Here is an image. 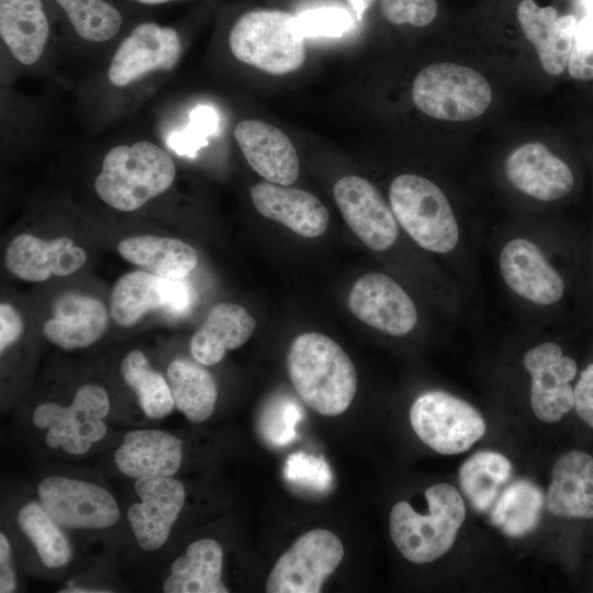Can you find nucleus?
<instances>
[{
	"instance_id": "nucleus-1",
	"label": "nucleus",
	"mask_w": 593,
	"mask_h": 593,
	"mask_svg": "<svg viewBox=\"0 0 593 593\" xmlns=\"http://www.w3.org/2000/svg\"><path fill=\"white\" fill-rule=\"evenodd\" d=\"M290 380L303 402L316 413H344L357 391L356 368L328 336L310 332L295 337L287 356Z\"/></svg>"
},
{
	"instance_id": "nucleus-2",
	"label": "nucleus",
	"mask_w": 593,
	"mask_h": 593,
	"mask_svg": "<svg viewBox=\"0 0 593 593\" xmlns=\"http://www.w3.org/2000/svg\"><path fill=\"white\" fill-rule=\"evenodd\" d=\"M175 177L171 156L153 142L138 141L114 146L107 153L94 190L109 206L131 212L164 193Z\"/></svg>"
},
{
	"instance_id": "nucleus-3",
	"label": "nucleus",
	"mask_w": 593,
	"mask_h": 593,
	"mask_svg": "<svg viewBox=\"0 0 593 593\" xmlns=\"http://www.w3.org/2000/svg\"><path fill=\"white\" fill-rule=\"evenodd\" d=\"M428 513H417L400 501L390 513V535L402 556L414 563L432 562L452 546L466 517L459 492L448 483H436L425 491Z\"/></svg>"
},
{
	"instance_id": "nucleus-4",
	"label": "nucleus",
	"mask_w": 593,
	"mask_h": 593,
	"mask_svg": "<svg viewBox=\"0 0 593 593\" xmlns=\"http://www.w3.org/2000/svg\"><path fill=\"white\" fill-rule=\"evenodd\" d=\"M304 38L296 15L278 9H257L238 18L228 44L239 61L268 74L284 75L305 61Z\"/></svg>"
},
{
	"instance_id": "nucleus-5",
	"label": "nucleus",
	"mask_w": 593,
	"mask_h": 593,
	"mask_svg": "<svg viewBox=\"0 0 593 593\" xmlns=\"http://www.w3.org/2000/svg\"><path fill=\"white\" fill-rule=\"evenodd\" d=\"M391 210L403 230L422 248L445 254L459 240L452 208L429 179L415 174L395 177L389 189Z\"/></svg>"
},
{
	"instance_id": "nucleus-6",
	"label": "nucleus",
	"mask_w": 593,
	"mask_h": 593,
	"mask_svg": "<svg viewBox=\"0 0 593 593\" xmlns=\"http://www.w3.org/2000/svg\"><path fill=\"white\" fill-rule=\"evenodd\" d=\"M412 99L428 116L463 122L485 112L492 101V89L479 71L454 63H439L417 74Z\"/></svg>"
},
{
	"instance_id": "nucleus-7",
	"label": "nucleus",
	"mask_w": 593,
	"mask_h": 593,
	"mask_svg": "<svg viewBox=\"0 0 593 593\" xmlns=\"http://www.w3.org/2000/svg\"><path fill=\"white\" fill-rule=\"evenodd\" d=\"M110 411L108 392L99 384L81 385L68 406L54 402L38 404L33 411V424L46 429L49 448H61L72 456L88 452L102 440L108 427L104 417Z\"/></svg>"
},
{
	"instance_id": "nucleus-8",
	"label": "nucleus",
	"mask_w": 593,
	"mask_h": 593,
	"mask_svg": "<svg viewBox=\"0 0 593 593\" xmlns=\"http://www.w3.org/2000/svg\"><path fill=\"white\" fill-rule=\"evenodd\" d=\"M410 419L419 439L441 455L463 452L485 433V422L473 406L438 390L416 398Z\"/></svg>"
},
{
	"instance_id": "nucleus-9",
	"label": "nucleus",
	"mask_w": 593,
	"mask_h": 593,
	"mask_svg": "<svg viewBox=\"0 0 593 593\" xmlns=\"http://www.w3.org/2000/svg\"><path fill=\"white\" fill-rule=\"evenodd\" d=\"M340 539L324 528L300 536L275 563L268 593H318L344 558Z\"/></svg>"
},
{
	"instance_id": "nucleus-10",
	"label": "nucleus",
	"mask_w": 593,
	"mask_h": 593,
	"mask_svg": "<svg viewBox=\"0 0 593 593\" xmlns=\"http://www.w3.org/2000/svg\"><path fill=\"white\" fill-rule=\"evenodd\" d=\"M40 503L61 527L102 529L118 523L120 508L102 486L63 475H48L37 488Z\"/></svg>"
},
{
	"instance_id": "nucleus-11",
	"label": "nucleus",
	"mask_w": 593,
	"mask_h": 593,
	"mask_svg": "<svg viewBox=\"0 0 593 593\" xmlns=\"http://www.w3.org/2000/svg\"><path fill=\"white\" fill-rule=\"evenodd\" d=\"M192 300V290L183 278L168 279L137 270L115 282L110 296V315L118 325L128 327L153 310L184 313Z\"/></svg>"
},
{
	"instance_id": "nucleus-12",
	"label": "nucleus",
	"mask_w": 593,
	"mask_h": 593,
	"mask_svg": "<svg viewBox=\"0 0 593 593\" xmlns=\"http://www.w3.org/2000/svg\"><path fill=\"white\" fill-rule=\"evenodd\" d=\"M180 56L181 42L175 29L141 23L118 46L108 78L115 87H126L152 71L171 70Z\"/></svg>"
},
{
	"instance_id": "nucleus-13",
	"label": "nucleus",
	"mask_w": 593,
	"mask_h": 593,
	"mask_svg": "<svg viewBox=\"0 0 593 593\" xmlns=\"http://www.w3.org/2000/svg\"><path fill=\"white\" fill-rule=\"evenodd\" d=\"M141 502L127 510V521L139 547L146 551L161 548L168 540L186 502V490L174 477L136 479Z\"/></svg>"
},
{
	"instance_id": "nucleus-14",
	"label": "nucleus",
	"mask_w": 593,
	"mask_h": 593,
	"mask_svg": "<svg viewBox=\"0 0 593 593\" xmlns=\"http://www.w3.org/2000/svg\"><path fill=\"white\" fill-rule=\"evenodd\" d=\"M333 193L347 225L366 246L382 251L395 243L398 221L371 182L348 175L335 182Z\"/></svg>"
},
{
	"instance_id": "nucleus-15",
	"label": "nucleus",
	"mask_w": 593,
	"mask_h": 593,
	"mask_svg": "<svg viewBox=\"0 0 593 593\" xmlns=\"http://www.w3.org/2000/svg\"><path fill=\"white\" fill-rule=\"evenodd\" d=\"M347 304L358 320L393 336L410 333L418 320L411 296L384 273L369 272L357 279Z\"/></svg>"
},
{
	"instance_id": "nucleus-16",
	"label": "nucleus",
	"mask_w": 593,
	"mask_h": 593,
	"mask_svg": "<svg viewBox=\"0 0 593 593\" xmlns=\"http://www.w3.org/2000/svg\"><path fill=\"white\" fill-rule=\"evenodd\" d=\"M524 366L532 378L530 404L542 422L556 423L574 406L570 382L577 374L575 361L562 355L552 342L541 343L526 351Z\"/></svg>"
},
{
	"instance_id": "nucleus-17",
	"label": "nucleus",
	"mask_w": 593,
	"mask_h": 593,
	"mask_svg": "<svg viewBox=\"0 0 593 593\" xmlns=\"http://www.w3.org/2000/svg\"><path fill=\"white\" fill-rule=\"evenodd\" d=\"M500 271L507 287L538 305L559 301L564 292L561 276L530 240L514 238L500 253Z\"/></svg>"
},
{
	"instance_id": "nucleus-18",
	"label": "nucleus",
	"mask_w": 593,
	"mask_h": 593,
	"mask_svg": "<svg viewBox=\"0 0 593 593\" xmlns=\"http://www.w3.org/2000/svg\"><path fill=\"white\" fill-rule=\"evenodd\" d=\"M86 259V251L68 237L45 240L32 234L15 236L4 254L7 269L29 282L69 276L82 267Z\"/></svg>"
},
{
	"instance_id": "nucleus-19",
	"label": "nucleus",
	"mask_w": 593,
	"mask_h": 593,
	"mask_svg": "<svg viewBox=\"0 0 593 593\" xmlns=\"http://www.w3.org/2000/svg\"><path fill=\"white\" fill-rule=\"evenodd\" d=\"M504 168L514 188L541 201L559 200L574 184L570 167L541 143H526L512 150Z\"/></svg>"
},
{
	"instance_id": "nucleus-20",
	"label": "nucleus",
	"mask_w": 593,
	"mask_h": 593,
	"mask_svg": "<svg viewBox=\"0 0 593 593\" xmlns=\"http://www.w3.org/2000/svg\"><path fill=\"white\" fill-rule=\"evenodd\" d=\"M234 137L254 171L269 182L290 186L300 171L296 150L278 127L258 120H243Z\"/></svg>"
},
{
	"instance_id": "nucleus-21",
	"label": "nucleus",
	"mask_w": 593,
	"mask_h": 593,
	"mask_svg": "<svg viewBox=\"0 0 593 593\" xmlns=\"http://www.w3.org/2000/svg\"><path fill=\"white\" fill-rule=\"evenodd\" d=\"M256 210L303 237H318L328 226L327 209L312 193L272 182H258L250 188Z\"/></svg>"
},
{
	"instance_id": "nucleus-22",
	"label": "nucleus",
	"mask_w": 593,
	"mask_h": 593,
	"mask_svg": "<svg viewBox=\"0 0 593 593\" xmlns=\"http://www.w3.org/2000/svg\"><path fill=\"white\" fill-rule=\"evenodd\" d=\"M53 317L43 327L54 345L72 350L96 343L109 325V312L98 299L76 292H64L52 304Z\"/></svg>"
},
{
	"instance_id": "nucleus-23",
	"label": "nucleus",
	"mask_w": 593,
	"mask_h": 593,
	"mask_svg": "<svg viewBox=\"0 0 593 593\" xmlns=\"http://www.w3.org/2000/svg\"><path fill=\"white\" fill-rule=\"evenodd\" d=\"M517 19L525 37L535 46L542 69L561 75L568 67L578 19L572 14L558 16L553 7H538L533 0H522Z\"/></svg>"
},
{
	"instance_id": "nucleus-24",
	"label": "nucleus",
	"mask_w": 593,
	"mask_h": 593,
	"mask_svg": "<svg viewBox=\"0 0 593 593\" xmlns=\"http://www.w3.org/2000/svg\"><path fill=\"white\" fill-rule=\"evenodd\" d=\"M116 468L125 475L172 477L182 462V440L163 429L127 432L114 454Z\"/></svg>"
},
{
	"instance_id": "nucleus-25",
	"label": "nucleus",
	"mask_w": 593,
	"mask_h": 593,
	"mask_svg": "<svg viewBox=\"0 0 593 593\" xmlns=\"http://www.w3.org/2000/svg\"><path fill=\"white\" fill-rule=\"evenodd\" d=\"M255 327L256 321L242 305L217 303L191 337V355L201 365H216L223 359L226 350L243 346Z\"/></svg>"
},
{
	"instance_id": "nucleus-26",
	"label": "nucleus",
	"mask_w": 593,
	"mask_h": 593,
	"mask_svg": "<svg viewBox=\"0 0 593 593\" xmlns=\"http://www.w3.org/2000/svg\"><path fill=\"white\" fill-rule=\"evenodd\" d=\"M547 508L561 517H593V457L578 450L563 454L552 469Z\"/></svg>"
},
{
	"instance_id": "nucleus-27",
	"label": "nucleus",
	"mask_w": 593,
	"mask_h": 593,
	"mask_svg": "<svg viewBox=\"0 0 593 593\" xmlns=\"http://www.w3.org/2000/svg\"><path fill=\"white\" fill-rule=\"evenodd\" d=\"M0 35L20 64L37 63L49 37L42 0H0Z\"/></svg>"
},
{
	"instance_id": "nucleus-28",
	"label": "nucleus",
	"mask_w": 593,
	"mask_h": 593,
	"mask_svg": "<svg viewBox=\"0 0 593 593\" xmlns=\"http://www.w3.org/2000/svg\"><path fill=\"white\" fill-rule=\"evenodd\" d=\"M223 548L212 538H201L188 545L183 555L170 567L165 593H227L222 581Z\"/></svg>"
},
{
	"instance_id": "nucleus-29",
	"label": "nucleus",
	"mask_w": 593,
	"mask_h": 593,
	"mask_svg": "<svg viewBox=\"0 0 593 593\" xmlns=\"http://www.w3.org/2000/svg\"><path fill=\"white\" fill-rule=\"evenodd\" d=\"M119 254L146 271L168 279L184 278L198 264L195 249L177 238L131 236L118 244Z\"/></svg>"
},
{
	"instance_id": "nucleus-30",
	"label": "nucleus",
	"mask_w": 593,
	"mask_h": 593,
	"mask_svg": "<svg viewBox=\"0 0 593 593\" xmlns=\"http://www.w3.org/2000/svg\"><path fill=\"white\" fill-rule=\"evenodd\" d=\"M175 406L193 423L206 421L214 412L217 387L212 374L191 361L176 359L167 369Z\"/></svg>"
},
{
	"instance_id": "nucleus-31",
	"label": "nucleus",
	"mask_w": 593,
	"mask_h": 593,
	"mask_svg": "<svg viewBox=\"0 0 593 593\" xmlns=\"http://www.w3.org/2000/svg\"><path fill=\"white\" fill-rule=\"evenodd\" d=\"M512 465L500 452L483 450L469 457L459 469V483L478 512L489 510L500 489L511 478Z\"/></svg>"
},
{
	"instance_id": "nucleus-32",
	"label": "nucleus",
	"mask_w": 593,
	"mask_h": 593,
	"mask_svg": "<svg viewBox=\"0 0 593 593\" xmlns=\"http://www.w3.org/2000/svg\"><path fill=\"white\" fill-rule=\"evenodd\" d=\"M125 383L136 393L144 414L153 419L169 415L175 402L168 380L157 372L143 351H130L121 362Z\"/></svg>"
},
{
	"instance_id": "nucleus-33",
	"label": "nucleus",
	"mask_w": 593,
	"mask_h": 593,
	"mask_svg": "<svg viewBox=\"0 0 593 593\" xmlns=\"http://www.w3.org/2000/svg\"><path fill=\"white\" fill-rule=\"evenodd\" d=\"M544 501L541 490L533 482H513L496 502L492 511V523L507 536H524L537 526Z\"/></svg>"
},
{
	"instance_id": "nucleus-34",
	"label": "nucleus",
	"mask_w": 593,
	"mask_h": 593,
	"mask_svg": "<svg viewBox=\"0 0 593 593\" xmlns=\"http://www.w3.org/2000/svg\"><path fill=\"white\" fill-rule=\"evenodd\" d=\"M18 524L30 539L43 564L57 569L69 563L72 557L71 546L41 503L29 502L18 513Z\"/></svg>"
},
{
	"instance_id": "nucleus-35",
	"label": "nucleus",
	"mask_w": 593,
	"mask_h": 593,
	"mask_svg": "<svg viewBox=\"0 0 593 593\" xmlns=\"http://www.w3.org/2000/svg\"><path fill=\"white\" fill-rule=\"evenodd\" d=\"M66 12L75 32L89 42H107L120 31L122 16L104 0H55Z\"/></svg>"
},
{
	"instance_id": "nucleus-36",
	"label": "nucleus",
	"mask_w": 593,
	"mask_h": 593,
	"mask_svg": "<svg viewBox=\"0 0 593 593\" xmlns=\"http://www.w3.org/2000/svg\"><path fill=\"white\" fill-rule=\"evenodd\" d=\"M303 412L296 401L283 394L271 398L265 405L259 419L264 438L273 446L282 447L296 437V425Z\"/></svg>"
},
{
	"instance_id": "nucleus-37",
	"label": "nucleus",
	"mask_w": 593,
	"mask_h": 593,
	"mask_svg": "<svg viewBox=\"0 0 593 593\" xmlns=\"http://www.w3.org/2000/svg\"><path fill=\"white\" fill-rule=\"evenodd\" d=\"M186 130L174 133L168 143L179 155L193 156L208 144L206 137L214 134L219 125L216 111L209 105H199L190 112Z\"/></svg>"
},
{
	"instance_id": "nucleus-38",
	"label": "nucleus",
	"mask_w": 593,
	"mask_h": 593,
	"mask_svg": "<svg viewBox=\"0 0 593 593\" xmlns=\"http://www.w3.org/2000/svg\"><path fill=\"white\" fill-rule=\"evenodd\" d=\"M302 35L306 37H339L353 24L349 12L342 8L326 7L311 9L296 15Z\"/></svg>"
},
{
	"instance_id": "nucleus-39",
	"label": "nucleus",
	"mask_w": 593,
	"mask_h": 593,
	"mask_svg": "<svg viewBox=\"0 0 593 593\" xmlns=\"http://www.w3.org/2000/svg\"><path fill=\"white\" fill-rule=\"evenodd\" d=\"M284 475L294 484L315 491L327 490L332 484V473L324 459L296 452L286 461Z\"/></svg>"
},
{
	"instance_id": "nucleus-40",
	"label": "nucleus",
	"mask_w": 593,
	"mask_h": 593,
	"mask_svg": "<svg viewBox=\"0 0 593 593\" xmlns=\"http://www.w3.org/2000/svg\"><path fill=\"white\" fill-rule=\"evenodd\" d=\"M567 69L577 80H593V12L578 20Z\"/></svg>"
},
{
	"instance_id": "nucleus-41",
	"label": "nucleus",
	"mask_w": 593,
	"mask_h": 593,
	"mask_svg": "<svg viewBox=\"0 0 593 593\" xmlns=\"http://www.w3.org/2000/svg\"><path fill=\"white\" fill-rule=\"evenodd\" d=\"M383 18L394 25L423 27L436 18L437 0H380Z\"/></svg>"
},
{
	"instance_id": "nucleus-42",
	"label": "nucleus",
	"mask_w": 593,
	"mask_h": 593,
	"mask_svg": "<svg viewBox=\"0 0 593 593\" xmlns=\"http://www.w3.org/2000/svg\"><path fill=\"white\" fill-rule=\"evenodd\" d=\"M574 391V409L577 414L593 427V363L589 365L580 376Z\"/></svg>"
},
{
	"instance_id": "nucleus-43",
	"label": "nucleus",
	"mask_w": 593,
	"mask_h": 593,
	"mask_svg": "<svg viewBox=\"0 0 593 593\" xmlns=\"http://www.w3.org/2000/svg\"><path fill=\"white\" fill-rule=\"evenodd\" d=\"M23 332L21 315L8 303L0 304V351L14 344Z\"/></svg>"
},
{
	"instance_id": "nucleus-44",
	"label": "nucleus",
	"mask_w": 593,
	"mask_h": 593,
	"mask_svg": "<svg viewBox=\"0 0 593 593\" xmlns=\"http://www.w3.org/2000/svg\"><path fill=\"white\" fill-rule=\"evenodd\" d=\"M11 546L3 533L0 534V592L11 593L16 589L15 572L12 567Z\"/></svg>"
},
{
	"instance_id": "nucleus-45",
	"label": "nucleus",
	"mask_w": 593,
	"mask_h": 593,
	"mask_svg": "<svg viewBox=\"0 0 593 593\" xmlns=\"http://www.w3.org/2000/svg\"><path fill=\"white\" fill-rule=\"evenodd\" d=\"M356 13L358 19H361L363 12L367 10L372 0H347Z\"/></svg>"
},
{
	"instance_id": "nucleus-46",
	"label": "nucleus",
	"mask_w": 593,
	"mask_h": 593,
	"mask_svg": "<svg viewBox=\"0 0 593 593\" xmlns=\"http://www.w3.org/2000/svg\"><path fill=\"white\" fill-rule=\"evenodd\" d=\"M135 1L142 2L145 4H160V3H165L171 0H135Z\"/></svg>"
}]
</instances>
